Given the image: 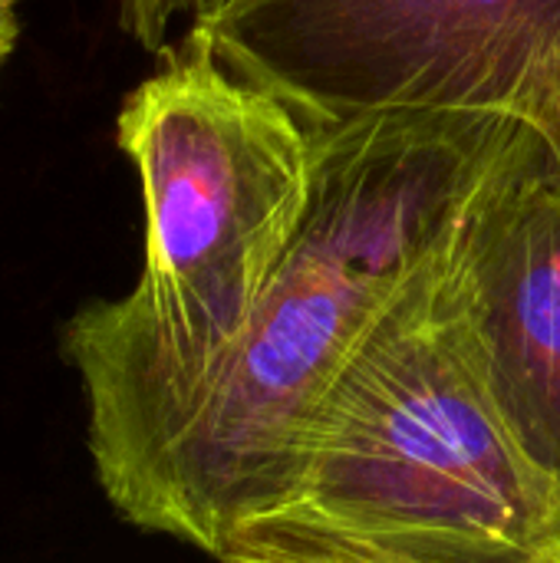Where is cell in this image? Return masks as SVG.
I'll return each mask as SVG.
<instances>
[{
    "label": "cell",
    "mask_w": 560,
    "mask_h": 563,
    "mask_svg": "<svg viewBox=\"0 0 560 563\" xmlns=\"http://www.w3.org/2000/svg\"><path fill=\"white\" fill-rule=\"evenodd\" d=\"M116 142L142 181L145 264L132 294L79 307L59 333L89 412L198 379L261 303L314 191L300 112L188 36L125 96Z\"/></svg>",
    "instance_id": "7a4b0ae2"
},
{
    "label": "cell",
    "mask_w": 560,
    "mask_h": 563,
    "mask_svg": "<svg viewBox=\"0 0 560 563\" xmlns=\"http://www.w3.org/2000/svg\"><path fill=\"white\" fill-rule=\"evenodd\" d=\"M208 0H116L119 26L149 53H165L168 30L182 16H195Z\"/></svg>",
    "instance_id": "52a82bcc"
},
{
    "label": "cell",
    "mask_w": 560,
    "mask_h": 563,
    "mask_svg": "<svg viewBox=\"0 0 560 563\" xmlns=\"http://www.w3.org/2000/svg\"><path fill=\"white\" fill-rule=\"evenodd\" d=\"M442 257L347 360L271 505L238 528L228 554L300 544L482 563L560 551V501L459 336Z\"/></svg>",
    "instance_id": "3957f363"
},
{
    "label": "cell",
    "mask_w": 560,
    "mask_h": 563,
    "mask_svg": "<svg viewBox=\"0 0 560 563\" xmlns=\"http://www.w3.org/2000/svg\"><path fill=\"white\" fill-rule=\"evenodd\" d=\"M314 129L304 228L238 340L191 383L89 412V455L135 528L215 561L261 515L347 360L432 267L528 129L479 112H393Z\"/></svg>",
    "instance_id": "6da1fadb"
},
{
    "label": "cell",
    "mask_w": 560,
    "mask_h": 563,
    "mask_svg": "<svg viewBox=\"0 0 560 563\" xmlns=\"http://www.w3.org/2000/svg\"><path fill=\"white\" fill-rule=\"evenodd\" d=\"M508 432L560 501V155L531 129L472 198L439 271Z\"/></svg>",
    "instance_id": "5b68a950"
},
{
    "label": "cell",
    "mask_w": 560,
    "mask_h": 563,
    "mask_svg": "<svg viewBox=\"0 0 560 563\" xmlns=\"http://www.w3.org/2000/svg\"><path fill=\"white\" fill-rule=\"evenodd\" d=\"M218 563H446V561H409V558H383V554H353V551H333V548H300V544H264L234 551ZM482 563H560V551L551 554H531L515 561H482Z\"/></svg>",
    "instance_id": "8992f818"
},
{
    "label": "cell",
    "mask_w": 560,
    "mask_h": 563,
    "mask_svg": "<svg viewBox=\"0 0 560 563\" xmlns=\"http://www.w3.org/2000/svg\"><path fill=\"white\" fill-rule=\"evenodd\" d=\"M20 36V20H17V0H0V66L17 46Z\"/></svg>",
    "instance_id": "ba28073f"
},
{
    "label": "cell",
    "mask_w": 560,
    "mask_h": 563,
    "mask_svg": "<svg viewBox=\"0 0 560 563\" xmlns=\"http://www.w3.org/2000/svg\"><path fill=\"white\" fill-rule=\"evenodd\" d=\"M188 40L307 125L479 112L560 155V0H208Z\"/></svg>",
    "instance_id": "277c9868"
}]
</instances>
